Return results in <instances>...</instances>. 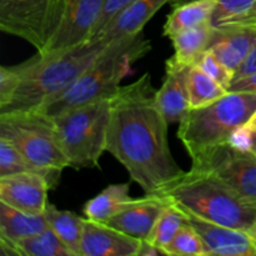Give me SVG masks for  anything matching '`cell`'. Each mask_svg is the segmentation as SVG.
Masks as SVG:
<instances>
[{"instance_id":"cell-1","label":"cell","mask_w":256,"mask_h":256,"mask_svg":"<svg viewBox=\"0 0 256 256\" xmlns=\"http://www.w3.org/2000/svg\"><path fill=\"white\" fill-rule=\"evenodd\" d=\"M152 75L145 72L112 96L106 152L124 165L145 194H162L185 175L168 140L169 122L155 100Z\"/></svg>"},{"instance_id":"cell-2","label":"cell","mask_w":256,"mask_h":256,"mask_svg":"<svg viewBox=\"0 0 256 256\" xmlns=\"http://www.w3.org/2000/svg\"><path fill=\"white\" fill-rule=\"evenodd\" d=\"M109 45L104 40H88L69 50L36 55L18 65L20 82L0 114L32 112L69 89Z\"/></svg>"},{"instance_id":"cell-3","label":"cell","mask_w":256,"mask_h":256,"mask_svg":"<svg viewBox=\"0 0 256 256\" xmlns=\"http://www.w3.org/2000/svg\"><path fill=\"white\" fill-rule=\"evenodd\" d=\"M152 50V42L139 32L112 42L98 55L76 82L55 99L36 109L48 116L110 98L119 90L120 82L132 72L134 62Z\"/></svg>"},{"instance_id":"cell-4","label":"cell","mask_w":256,"mask_h":256,"mask_svg":"<svg viewBox=\"0 0 256 256\" xmlns=\"http://www.w3.org/2000/svg\"><path fill=\"white\" fill-rule=\"evenodd\" d=\"M159 195H164L186 214L224 226L248 232L256 219L255 202L244 199L210 172L190 169Z\"/></svg>"},{"instance_id":"cell-5","label":"cell","mask_w":256,"mask_h":256,"mask_svg":"<svg viewBox=\"0 0 256 256\" xmlns=\"http://www.w3.org/2000/svg\"><path fill=\"white\" fill-rule=\"evenodd\" d=\"M256 112V92H229L218 102L190 109L179 122L178 138L192 162L226 142L230 132Z\"/></svg>"},{"instance_id":"cell-6","label":"cell","mask_w":256,"mask_h":256,"mask_svg":"<svg viewBox=\"0 0 256 256\" xmlns=\"http://www.w3.org/2000/svg\"><path fill=\"white\" fill-rule=\"evenodd\" d=\"M0 138L9 140L32 164L44 175L50 186L59 182L69 162L58 139L52 116L42 112H15L0 114Z\"/></svg>"},{"instance_id":"cell-7","label":"cell","mask_w":256,"mask_h":256,"mask_svg":"<svg viewBox=\"0 0 256 256\" xmlns=\"http://www.w3.org/2000/svg\"><path fill=\"white\" fill-rule=\"evenodd\" d=\"M112 96L96 100L52 118L58 139L75 170L99 166L106 152Z\"/></svg>"},{"instance_id":"cell-8","label":"cell","mask_w":256,"mask_h":256,"mask_svg":"<svg viewBox=\"0 0 256 256\" xmlns=\"http://www.w3.org/2000/svg\"><path fill=\"white\" fill-rule=\"evenodd\" d=\"M192 162V170L210 172L256 204V156L252 152H236L225 142Z\"/></svg>"},{"instance_id":"cell-9","label":"cell","mask_w":256,"mask_h":256,"mask_svg":"<svg viewBox=\"0 0 256 256\" xmlns=\"http://www.w3.org/2000/svg\"><path fill=\"white\" fill-rule=\"evenodd\" d=\"M52 0H0V29L25 40L42 52L48 42V26Z\"/></svg>"},{"instance_id":"cell-10","label":"cell","mask_w":256,"mask_h":256,"mask_svg":"<svg viewBox=\"0 0 256 256\" xmlns=\"http://www.w3.org/2000/svg\"><path fill=\"white\" fill-rule=\"evenodd\" d=\"M104 2L105 0H64L59 26L39 54L65 52L88 42L94 32Z\"/></svg>"},{"instance_id":"cell-11","label":"cell","mask_w":256,"mask_h":256,"mask_svg":"<svg viewBox=\"0 0 256 256\" xmlns=\"http://www.w3.org/2000/svg\"><path fill=\"white\" fill-rule=\"evenodd\" d=\"M256 44V18L212 25L209 49L234 72L240 69Z\"/></svg>"},{"instance_id":"cell-12","label":"cell","mask_w":256,"mask_h":256,"mask_svg":"<svg viewBox=\"0 0 256 256\" xmlns=\"http://www.w3.org/2000/svg\"><path fill=\"white\" fill-rule=\"evenodd\" d=\"M52 189L44 175L35 172L0 176V202L30 214H44L48 192Z\"/></svg>"},{"instance_id":"cell-13","label":"cell","mask_w":256,"mask_h":256,"mask_svg":"<svg viewBox=\"0 0 256 256\" xmlns=\"http://www.w3.org/2000/svg\"><path fill=\"white\" fill-rule=\"evenodd\" d=\"M169 202L170 200L164 195L145 194V196L132 200L124 210L104 222L130 236L145 240L150 236Z\"/></svg>"},{"instance_id":"cell-14","label":"cell","mask_w":256,"mask_h":256,"mask_svg":"<svg viewBox=\"0 0 256 256\" xmlns=\"http://www.w3.org/2000/svg\"><path fill=\"white\" fill-rule=\"evenodd\" d=\"M140 242L106 222L85 218L82 256H138Z\"/></svg>"},{"instance_id":"cell-15","label":"cell","mask_w":256,"mask_h":256,"mask_svg":"<svg viewBox=\"0 0 256 256\" xmlns=\"http://www.w3.org/2000/svg\"><path fill=\"white\" fill-rule=\"evenodd\" d=\"M188 224L195 228L212 255L256 256V244L248 232L214 224L186 214Z\"/></svg>"},{"instance_id":"cell-16","label":"cell","mask_w":256,"mask_h":256,"mask_svg":"<svg viewBox=\"0 0 256 256\" xmlns=\"http://www.w3.org/2000/svg\"><path fill=\"white\" fill-rule=\"evenodd\" d=\"M190 66L179 64L174 58L165 62V78L156 90L155 100L169 124L180 122L190 110L188 95V74Z\"/></svg>"},{"instance_id":"cell-17","label":"cell","mask_w":256,"mask_h":256,"mask_svg":"<svg viewBox=\"0 0 256 256\" xmlns=\"http://www.w3.org/2000/svg\"><path fill=\"white\" fill-rule=\"evenodd\" d=\"M170 2L176 0H134L99 35L90 40L100 39L110 44L142 32L146 22Z\"/></svg>"},{"instance_id":"cell-18","label":"cell","mask_w":256,"mask_h":256,"mask_svg":"<svg viewBox=\"0 0 256 256\" xmlns=\"http://www.w3.org/2000/svg\"><path fill=\"white\" fill-rule=\"evenodd\" d=\"M49 228L44 214H30L0 202V240L12 242Z\"/></svg>"},{"instance_id":"cell-19","label":"cell","mask_w":256,"mask_h":256,"mask_svg":"<svg viewBox=\"0 0 256 256\" xmlns=\"http://www.w3.org/2000/svg\"><path fill=\"white\" fill-rule=\"evenodd\" d=\"M212 34V22H204L198 26L189 28L170 36L174 45V58L179 64L194 66L202 55L209 49Z\"/></svg>"},{"instance_id":"cell-20","label":"cell","mask_w":256,"mask_h":256,"mask_svg":"<svg viewBox=\"0 0 256 256\" xmlns=\"http://www.w3.org/2000/svg\"><path fill=\"white\" fill-rule=\"evenodd\" d=\"M218 0H186L179 2L168 15L162 34L170 38L189 28L212 22Z\"/></svg>"},{"instance_id":"cell-21","label":"cell","mask_w":256,"mask_h":256,"mask_svg":"<svg viewBox=\"0 0 256 256\" xmlns=\"http://www.w3.org/2000/svg\"><path fill=\"white\" fill-rule=\"evenodd\" d=\"M134 198L130 196L129 184L108 185L102 192L88 200L82 208L85 218L95 222H106L124 210Z\"/></svg>"},{"instance_id":"cell-22","label":"cell","mask_w":256,"mask_h":256,"mask_svg":"<svg viewBox=\"0 0 256 256\" xmlns=\"http://www.w3.org/2000/svg\"><path fill=\"white\" fill-rule=\"evenodd\" d=\"M48 225L66 245L72 256H82V239L85 218L78 216L75 212L59 210L52 204H48L44 212Z\"/></svg>"},{"instance_id":"cell-23","label":"cell","mask_w":256,"mask_h":256,"mask_svg":"<svg viewBox=\"0 0 256 256\" xmlns=\"http://www.w3.org/2000/svg\"><path fill=\"white\" fill-rule=\"evenodd\" d=\"M229 92V90L215 82L198 65L190 68L188 74V95L190 109H199L218 102Z\"/></svg>"},{"instance_id":"cell-24","label":"cell","mask_w":256,"mask_h":256,"mask_svg":"<svg viewBox=\"0 0 256 256\" xmlns=\"http://www.w3.org/2000/svg\"><path fill=\"white\" fill-rule=\"evenodd\" d=\"M8 244L16 250L18 256H72L66 245L50 226L39 234Z\"/></svg>"},{"instance_id":"cell-25","label":"cell","mask_w":256,"mask_h":256,"mask_svg":"<svg viewBox=\"0 0 256 256\" xmlns=\"http://www.w3.org/2000/svg\"><path fill=\"white\" fill-rule=\"evenodd\" d=\"M186 222V212L180 209L176 204L170 202L158 219L148 240L165 250V248L174 239L176 232Z\"/></svg>"},{"instance_id":"cell-26","label":"cell","mask_w":256,"mask_h":256,"mask_svg":"<svg viewBox=\"0 0 256 256\" xmlns=\"http://www.w3.org/2000/svg\"><path fill=\"white\" fill-rule=\"evenodd\" d=\"M168 256H210L204 240L190 224L182 225L174 239L165 248Z\"/></svg>"},{"instance_id":"cell-27","label":"cell","mask_w":256,"mask_h":256,"mask_svg":"<svg viewBox=\"0 0 256 256\" xmlns=\"http://www.w3.org/2000/svg\"><path fill=\"white\" fill-rule=\"evenodd\" d=\"M186 0H178V2ZM256 5V0H218L212 24L220 25L224 22L242 20L249 16Z\"/></svg>"},{"instance_id":"cell-28","label":"cell","mask_w":256,"mask_h":256,"mask_svg":"<svg viewBox=\"0 0 256 256\" xmlns=\"http://www.w3.org/2000/svg\"><path fill=\"white\" fill-rule=\"evenodd\" d=\"M28 172H38L9 140L0 138V176Z\"/></svg>"},{"instance_id":"cell-29","label":"cell","mask_w":256,"mask_h":256,"mask_svg":"<svg viewBox=\"0 0 256 256\" xmlns=\"http://www.w3.org/2000/svg\"><path fill=\"white\" fill-rule=\"evenodd\" d=\"M198 66L204 70L209 76H212L215 82H219L222 86L230 92L232 80L235 79V72L230 70L214 52L208 49L198 62Z\"/></svg>"},{"instance_id":"cell-30","label":"cell","mask_w":256,"mask_h":256,"mask_svg":"<svg viewBox=\"0 0 256 256\" xmlns=\"http://www.w3.org/2000/svg\"><path fill=\"white\" fill-rule=\"evenodd\" d=\"M134 0H105L104 4H102V12H100L99 18H98V22L95 24L94 32L92 35L90 36V39L95 38L96 35H99L125 8L129 6ZM89 39V40H90Z\"/></svg>"},{"instance_id":"cell-31","label":"cell","mask_w":256,"mask_h":256,"mask_svg":"<svg viewBox=\"0 0 256 256\" xmlns=\"http://www.w3.org/2000/svg\"><path fill=\"white\" fill-rule=\"evenodd\" d=\"M20 82V70L15 66H0V108L4 106Z\"/></svg>"},{"instance_id":"cell-32","label":"cell","mask_w":256,"mask_h":256,"mask_svg":"<svg viewBox=\"0 0 256 256\" xmlns=\"http://www.w3.org/2000/svg\"><path fill=\"white\" fill-rule=\"evenodd\" d=\"M255 130H252L249 125H239L235 128L226 139V144L230 148L240 152H252L254 146Z\"/></svg>"},{"instance_id":"cell-33","label":"cell","mask_w":256,"mask_h":256,"mask_svg":"<svg viewBox=\"0 0 256 256\" xmlns=\"http://www.w3.org/2000/svg\"><path fill=\"white\" fill-rule=\"evenodd\" d=\"M230 92H256V72L232 80Z\"/></svg>"},{"instance_id":"cell-34","label":"cell","mask_w":256,"mask_h":256,"mask_svg":"<svg viewBox=\"0 0 256 256\" xmlns=\"http://www.w3.org/2000/svg\"><path fill=\"white\" fill-rule=\"evenodd\" d=\"M62 6H64V0H52V12H50V19H49V26H48V42H49L50 38L55 34L58 26H59L60 19H62ZM45 46H46V45H45Z\"/></svg>"},{"instance_id":"cell-35","label":"cell","mask_w":256,"mask_h":256,"mask_svg":"<svg viewBox=\"0 0 256 256\" xmlns=\"http://www.w3.org/2000/svg\"><path fill=\"white\" fill-rule=\"evenodd\" d=\"M256 72V44L254 49L252 50V52L249 54V56L246 58V60L244 62V64L240 66V69L235 72V79L236 78L245 76V75H249L252 72Z\"/></svg>"},{"instance_id":"cell-36","label":"cell","mask_w":256,"mask_h":256,"mask_svg":"<svg viewBox=\"0 0 256 256\" xmlns=\"http://www.w3.org/2000/svg\"><path fill=\"white\" fill-rule=\"evenodd\" d=\"M160 255L168 256L166 252H165L164 249L156 246V245L152 244V242H149L148 239L142 240L139 252H138V256H160Z\"/></svg>"},{"instance_id":"cell-37","label":"cell","mask_w":256,"mask_h":256,"mask_svg":"<svg viewBox=\"0 0 256 256\" xmlns=\"http://www.w3.org/2000/svg\"><path fill=\"white\" fill-rule=\"evenodd\" d=\"M248 234L250 235V238H252V239L254 240V242L256 244V219H255L254 224H252V226H250L249 229H248Z\"/></svg>"},{"instance_id":"cell-38","label":"cell","mask_w":256,"mask_h":256,"mask_svg":"<svg viewBox=\"0 0 256 256\" xmlns=\"http://www.w3.org/2000/svg\"><path fill=\"white\" fill-rule=\"evenodd\" d=\"M246 124L249 125V126L252 128V130H255V132H256V112L252 115V118H250V119L248 120Z\"/></svg>"},{"instance_id":"cell-39","label":"cell","mask_w":256,"mask_h":256,"mask_svg":"<svg viewBox=\"0 0 256 256\" xmlns=\"http://www.w3.org/2000/svg\"><path fill=\"white\" fill-rule=\"evenodd\" d=\"M248 18H256V5H255L254 9H252V12H250L249 16H248ZM245 19H246V18H245Z\"/></svg>"},{"instance_id":"cell-40","label":"cell","mask_w":256,"mask_h":256,"mask_svg":"<svg viewBox=\"0 0 256 256\" xmlns=\"http://www.w3.org/2000/svg\"><path fill=\"white\" fill-rule=\"evenodd\" d=\"M252 152L256 156V132H255V138H254V146H252Z\"/></svg>"},{"instance_id":"cell-41","label":"cell","mask_w":256,"mask_h":256,"mask_svg":"<svg viewBox=\"0 0 256 256\" xmlns=\"http://www.w3.org/2000/svg\"><path fill=\"white\" fill-rule=\"evenodd\" d=\"M176 2H178V0H176Z\"/></svg>"}]
</instances>
